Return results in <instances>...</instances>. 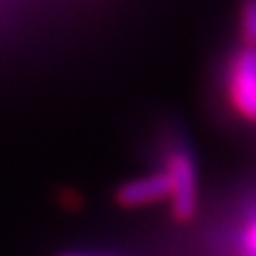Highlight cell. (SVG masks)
I'll return each mask as SVG.
<instances>
[{"mask_svg":"<svg viewBox=\"0 0 256 256\" xmlns=\"http://www.w3.org/2000/svg\"><path fill=\"white\" fill-rule=\"evenodd\" d=\"M164 173L171 184V210L182 222L190 220L198 205V173L186 143H173L164 156Z\"/></svg>","mask_w":256,"mask_h":256,"instance_id":"cell-1","label":"cell"},{"mask_svg":"<svg viewBox=\"0 0 256 256\" xmlns=\"http://www.w3.org/2000/svg\"><path fill=\"white\" fill-rule=\"evenodd\" d=\"M226 94L237 116L256 122V47L242 45L226 70Z\"/></svg>","mask_w":256,"mask_h":256,"instance_id":"cell-2","label":"cell"},{"mask_svg":"<svg viewBox=\"0 0 256 256\" xmlns=\"http://www.w3.org/2000/svg\"><path fill=\"white\" fill-rule=\"evenodd\" d=\"M171 196V184L164 171L148 173L141 178L126 182L118 190V203L122 207H146L152 203L164 201Z\"/></svg>","mask_w":256,"mask_h":256,"instance_id":"cell-3","label":"cell"},{"mask_svg":"<svg viewBox=\"0 0 256 256\" xmlns=\"http://www.w3.org/2000/svg\"><path fill=\"white\" fill-rule=\"evenodd\" d=\"M239 34L244 45L256 47V0H244L239 6Z\"/></svg>","mask_w":256,"mask_h":256,"instance_id":"cell-4","label":"cell"},{"mask_svg":"<svg viewBox=\"0 0 256 256\" xmlns=\"http://www.w3.org/2000/svg\"><path fill=\"white\" fill-rule=\"evenodd\" d=\"M239 256H256V212L248 216L239 233Z\"/></svg>","mask_w":256,"mask_h":256,"instance_id":"cell-5","label":"cell"},{"mask_svg":"<svg viewBox=\"0 0 256 256\" xmlns=\"http://www.w3.org/2000/svg\"><path fill=\"white\" fill-rule=\"evenodd\" d=\"M64 256H92V254H82V252H70V254H64Z\"/></svg>","mask_w":256,"mask_h":256,"instance_id":"cell-6","label":"cell"}]
</instances>
